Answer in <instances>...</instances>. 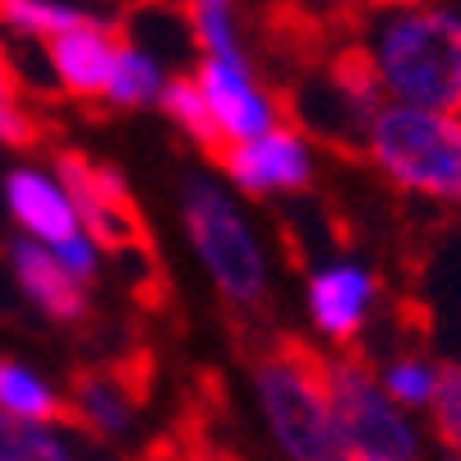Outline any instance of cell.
<instances>
[{
  "instance_id": "obj_3",
  "label": "cell",
  "mask_w": 461,
  "mask_h": 461,
  "mask_svg": "<svg viewBox=\"0 0 461 461\" xmlns=\"http://www.w3.org/2000/svg\"><path fill=\"white\" fill-rule=\"evenodd\" d=\"M374 167L443 203H461V121L420 106H378L365 130Z\"/></svg>"
},
{
  "instance_id": "obj_25",
  "label": "cell",
  "mask_w": 461,
  "mask_h": 461,
  "mask_svg": "<svg viewBox=\"0 0 461 461\" xmlns=\"http://www.w3.org/2000/svg\"><path fill=\"white\" fill-rule=\"evenodd\" d=\"M346 461H374V456H360V452H351V456H346Z\"/></svg>"
},
{
  "instance_id": "obj_8",
  "label": "cell",
  "mask_w": 461,
  "mask_h": 461,
  "mask_svg": "<svg viewBox=\"0 0 461 461\" xmlns=\"http://www.w3.org/2000/svg\"><path fill=\"white\" fill-rule=\"evenodd\" d=\"M194 84L212 111V121L221 125V134L230 143H254L263 134L277 130V115H273V102H267L254 84L245 65H230V60H203Z\"/></svg>"
},
{
  "instance_id": "obj_11",
  "label": "cell",
  "mask_w": 461,
  "mask_h": 461,
  "mask_svg": "<svg viewBox=\"0 0 461 461\" xmlns=\"http://www.w3.org/2000/svg\"><path fill=\"white\" fill-rule=\"evenodd\" d=\"M10 263H14V277L28 291V300L37 304L42 314H51L56 323H79L88 314V291L84 282H74L65 267L56 263L51 249H42L37 240H14L10 245Z\"/></svg>"
},
{
  "instance_id": "obj_18",
  "label": "cell",
  "mask_w": 461,
  "mask_h": 461,
  "mask_svg": "<svg viewBox=\"0 0 461 461\" xmlns=\"http://www.w3.org/2000/svg\"><path fill=\"white\" fill-rule=\"evenodd\" d=\"M84 19H88L84 10L47 5V0H0V23L23 32V37H47V42H56L69 28H79Z\"/></svg>"
},
{
  "instance_id": "obj_6",
  "label": "cell",
  "mask_w": 461,
  "mask_h": 461,
  "mask_svg": "<svg viewBox=\"0 0 461 461\" xmlns=\"http://www.w3.org/2000/svg\"><path fill=\"white\" fill-rule=\"evenodd\" d=\"M56 176L65 185V199H69L74 217L88 221L93 249H148L152 245L148 226H143V212H139L125 176L115 167L93 162V158H84V152L65 148L56 158Z\"/></svg>"
},
{
  "instance_id": "obj_15",
  "label": "cell",
  "mask_w": 461,
  "mask_h": 461,
  "mask_svg": "<svg viewBox=\"0 0 461 461\" xmlns=\"http://www.w3.org/2000/svg\"><path fill=\"white\" fill-rule=\"evenodd\" d=\"M162 106H167V115H171V121L189 134V139H194L203 152H208V158L221 167V158H226V152H230V139L221 134V125L212 121V111H208V102H203V93H199V84L194 79H185V74H180V79H171V84H162V97H158Z\"/></svg>"
},
{
  "instance_id": "obj_1",
  "label": "cell",
  "mask_w": 461,
  "mask_h": 461,
  "mask_svg": "<svg viewBox=\"0 0 461 461\" xmlns=\"http://www.w3.org/2000/svg\"><path fill=\"white\" fill-rule=\"evenodd\" d=\"M374 69L397 106L443 111L461 121V14L438 5L388 10L374 28Z\"/></svg>"
},
{
  "instance_id": "obj_21",
  "label": "cell",
  "mask_w": 461,
  "mask_h": 461,
  "mask_svg": "<svg viewBox=\"0 0 461 461\" xmlns=\"http://www.w3.org/2000/svg\"><path fill=\"white\" fill-rule=\"evenodd\" d=\"M189 23H194V37L203 47V60H230L245 65L240 47H236V28H230V10L217 5V0H203V5H189Z\"/></svg>"
},
{
  "instance_id": "obj_14",
  "label": "cell",
  "mask_w": 461,
  "mask_h": 461,
  "mask_svg": "<svg viewBox=\"0 0 461 461\" xmlns=\"http://www.w3.org/2000/svg\"><path fill=\"white\" fill-rule=\"evenodd\" d=\"M0 411L23 420V425H74V411L60 393H51L32 369L0 360Z\"/></svg>"
},
{
  "instance_id": "obj_9",
  "label": "cell",
  "mask_w": 461,
  "mask_h": 461,
  "mask_svg": "<svg viewBox=\"0 0 461 461\" xmlns=\"http://www.w3.org/2000/svg\"><path fill=\"white\" fill-rule=\"evenodd\" d=\"M121 47H125V28L84 19L79 28H69V32L56 37V42H47V56H51V69L65 84V93L88 102V97H106V84H111V69H115Z\"/></svg>"
},
{
  "instance_id": "obj_4",
  "label": "cell",
  "mask_w": 461,
  "mask_h": 461,
  "mask_svg": "<svg viewBox=\"0 0 461 461\" xmlns=\"http://www.w3.org/2000/svg\"><path fill=\"white\" fill-rule=\"evenodd\" d=\"M185 226L194 236V249L203 254L208 273L236 304L263 300V254L249 236V226L236 217L230 199L208 180H189L185 189Z\"/></svg>"
},
{
  "instance_id": "obj_10",
  "label": "cell",
  "mask_w": 461,
  "mask_h": 461,
  "mask_svg": "<svg viewBox=\"0 0 461 461\" xmlns=\"http://www.w3.org/2000/svg\"><path fill=\"white\" fill-rule=\"evenodd\" d=\"M221 171L249 194H267V189H300L310 180V152H304L300 134L277 125L254 143H230L221 158Z\"/></svg>"
},
{
  "instance_id": "obj_5",
  "label": "cell",
  "mask_w": 461,
  "mask_h": 461,
  "mask_svg": "<svg viewBox=\"0 0 461 461\" xmlns=\"http://www.w3.org/2000/svg\"><path fill=\"white\" fill-rule=\"evenodd\" d=\"M328 378H332V411H337L346 447L360 456H374V461H411L415 456L411 425L383 397L378 378L360 351L328 360Z\"/></svg>"
},
{
  "instance_id": "obj_24",
  "label": "cell",
  "mask_w": 461,
  "mask_h": 461,
  "mask_svg": "<svg viewBox=\"0 0 461 461\" xmlns=\"http://www.w3.org/2000/svg\"><path fill=\"white\" fill-rule=\"evenodd\" d=\"M51 254H56V263L65 267V273H69L74 282H88V277L97 273V249H93V240H88V236H74V240L56 245Z\"/></svg>"
},
{
  "instance_id": "obj_23",
  "label": "cell",
  "mask_w": 461,
  "mask_h": 461,
  "mask_svg": "<svg viewBox=\"0 0 461 461\" xmlns=\"http://www.w3.org/2000/svg\"><path fill=\"white\" fill-rule=\"evenodd\" d=\"M434 425L443 434V443L461 447V365H447L438 369V383H434Z\"/></svg>"
},
{
  "instance_id": "obj_22",
  "label": "cell",
  "mask_w": 461,
  "mask_h": 461,
  "mask_svg": "<svg viewBox=\"0 0 461 461\" xmlns=\"http://www.w3.org/2000/svg\"><path fill=\"white\" fill-rule=\"evenodd\" d=\"M434 383H438V374L425 360H397L383 374L378 388H383V397H393L402 406H425V402H434Z\"/></svg>"
},
{
  "instance_id": "obj_2",
  "label": "cell",
  "mask_w": 461,
  "mask_h": 461,
  "mask_svg": "<svg viewBox=\"0 0 461 461\" xmlns=\"http://www.w3.org/2000/svg\"><path fill=\"white\" fill-rule=\"evenodd\" d=\"M254 383H258L267 425H273L291 461H346L351 456L341 425H337V411H332L328 356H319L300 337H277L254 360Z\"/></svg>"
},
{
  "instance_id": "obj_20",
  "label": "cell",
  "mask_w": 461,
  "mask_h": 461,
  "mask_svg": "<svg viewBox=\"0 0 461 461\" xmlns=\"http://www.w3.org/2000/svg\"><path fill=\"white\" fill-rule=\"evenodd\" d=\"M0 143H10V148H32L37 143V121L23 106L19 74H14L5 51H0Z\"/></svg>"
},
{
  "instance_id": "obj_19",
  "label": "cell",
  "mask_w": 461,
  "mask_h": 461,
  "mask_svg": "<svg viewBox=\"0 0 461 461\" xmlns=\"http://www.w3.org/2000/svg\"><path fill=\"white\" fill-rule=\"evenodd\" d=\"M0 461H69V452L51 429L23 425V420L0 411Z\"/></svg>"
},
{
  "instance_id": "obj_12",
  "label": "cell",
  "mask_w": 461,
  "mask_h": 461,
  "mask_svg": "<svg viewBox=\"0 0 461 461\" xmlns=\"http://www.w3.org/2000/svg\"><path fill=\"white\" fill-rule=\"evenodd\" d=\"M374 300V277L360 273V267H328V273H319L310 282V314L314 323L351 346V337L360 332L365 323V310Z\"/></svg>"
},
{
  "instance_id": "obj_16",
  "label": "cell",
  "mask_w": 461,
  "mask_h": 461,
  "mask_svg": "<svg viewBox=\"0 0 461 461\" xmlns=\"http://www.w3.org/2000/svg\"><path fill=\"white\" fill-rule=\"evenodd\" d=\"M328 69H332V84H337L341 102L356 106L365 121H374V111L383 106V84H378V69H374L369 47H360V42L356 47H341Z\"/></svg>"
},
{
  "instance_id": "obj_13",
  "label": "cell",
  "mask_w": 461,
  "mask_h": 461,
  "mask_svg": "<svg viewBox=\"0 0 461 461\" xmlns=\"http://www.w3.org/2000/svg\"><path fill=\"white\" fill-rule=\"evenodd\" d=\"M5 199H10V212L32 230L37 240L65 245V240L79 236V217H74L65 189H56L47 176H37V171H10Z\"/></svg>"
},
{
  "instance_id": "obj_7",
  "label": "cell",
  "mask_w": 461,
  "mask_h": 461,
  "mask_svg": "<svg viewBox=\"0 0 461 461\" xmlns=\"http://www.w3.org/2000/svg\"><path fill=\"white\" fill-rule=\"evenodd\" d=\"M148 393V365L143 360H121L111 369H79L69 378V411H74V425L88 429V434H121L130 425L134 406Z\"/></svg>"
},
{
  "instance_id": "obj_17",
  "label": "cell",
  "mask_w": 461,
  "mask_h": 461,
  "mask_svg": "<svg viewBox=\"0 0 461 461\" xmlns=\"http://www.w3.org/2000/svg\"><path fill=\"white\" fill-rule=\"evenodd\" d=\"M162 97V74H158V60L148 51H139L130 37L121 56H115V69H111V84H106V102L115 106H148Z\"/></svg>"
}]
</instances>
